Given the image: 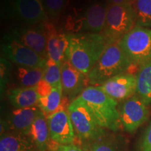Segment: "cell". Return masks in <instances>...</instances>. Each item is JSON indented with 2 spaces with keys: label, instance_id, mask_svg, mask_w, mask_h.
I'll return each mask as SVG.
<instances>
[{
  "label": "cell",
  "instance_id": "cell-10",
  "mask_svg": "<svg viewBox=\"0 0 151 151\" xmlns=\"http://www.w3.org/2000/svg\"><path fill=\"white\" fill-rule=\"evenodd\" d=\"M41 111L38 106L16 109L11 111L6 120L1 122V134L14 132L29 136L35 119Z\"/></svg>",
  "mask_w": 151,
  "mask_h": 151
},
{
  "label": "cell",
  "instance_id": "cell-24",
  "mask_svg": "<svg viewBox=\"0 0 151 151\" xmlns=\"http://www.w3.org/2000/svg\"><path fill=\"white\" fill-rule=\"evenodd\" d=\"M136 24L151 29V0H132Z\"/></svg>",
  "mask_w": 151,
  "mask_h": 151
},
{
  "label": "cell",
  "instance_id": "cell-1",
  "mask_svg": "<svg viewBox=\"0 0 151 151\" xmlns=\"http://www.w3.org/2000/svg\"><path fill=\"white\" fill-rule=\"evenodd\" d=\"M69 45L66 59L88 76L102 55L108 43L101 34H67Z\"/></svg>",
  "mask_w": 151,
  "mask_h": 151
},
{
  "label": "cell",
  "instance_id": "cell-21",
  "mask_svg": "<svg viewBox=\"0 0 151 151\" xmlns=\"http://www.w3.org/2000/svg\"><path fill=\"white\" fill-rule=\"evenodd\" d=\"M136 77V93L147 105L151 104V61L139 67Z\"/></svg>",
  "mask_w": 151,
  "mask_h": 151
},
{
  "label": "cell",
  "instance_id": "cell-13",
  "mask_svg": "<svg viewBox=\"0 0 151 151\" xmlns=\"http://www.w3.org/2000/svg\"><path fill=\"white\" fill-rule=\"evenodd\" d=\"M108 4L92 3L86 9L83 16L76 22V33L101 34L104 27Z\"/></svg>",
  "mask_w": 151,
  "mask_h": 151
},
{
  "label": "cell",
  "instance_id": "cell-30",
  "mask_svg": "<svg viewBox=\"0 0 151 151\" xmlns=\"http://www.w3.org/2000/svg\"><path fill=\"white\" fill-rule=\"evenodd\" d=\"M9 62H6L5 59H1V87L5 86L9 76V67H6L8 65Z\"/></svg>",
  "mask_w": 151,
  "mask_h": 151
},
{
  "label": "cell",
  "instance_id": "cell-2",
  "mask_svg": "<svg viewBox=\"0 0 151 151\" xmlns=\"http://www.w3.org/2000/svg\"><path fill=\"white\" fill-rule=\"evenodd\" d=\"M86 103L92 116L101 127L116 132L120 127L118 101L97 86H88L78 96Z\"/></svg>",
  "mask_w": 151,
  "mask_h": 151
},
{
  "label": "cell",
  "instance_id": "cell-15",
  "mask_svg": "<svg viewBox=\"0 0 151 151\" xmlns=\"http://www.w3.org/2000/svg\"><path fill=\"white\" fill-rule=\"evenodd\" d=\"M12 10L18 18L31 26L48 20L43 0H14Z\"/></svg>",
  "mask_w": 151,
  "mask_h": 151
},
{
  "label": "cell",
  "instance_id": "cell-25",
  "mask_svg": "<svg viewBox=\"0 0 151 151\" xmlns=\"http://www.w3.org/2000/svg\"><path fill=\"white\" fill-rule=\"evenodd\" d=\"M43 79L52 87L62 86L61 66L53 60L48 59L44 69V76Z\"/></svg>",
  "mask_w": 151,
  "mask_h": 151
},
{
  "label": "cell",
  "instance_id": "cell-31",
  "mask_svg": "<svg viewBox=\"0 0 151 151\" xmlns=\"http://www.w3.org/2000/svg\"><path fill=\"white\" fill-rule=\"evenodd\" d=\"M109 4H123L131 2V0H107Z\"/></svg>",
  "mask_w": 151,
  "mask_h": 151
},
{
  "label": "cell",
  "instance_id": "cell-14",
  "mask_svg": "<svg viewBox=\"0 0 151 151\" xmlns=\"http://www.w3.org/2000/svg\"><path fill=\"white\" fill-rule=\"evenodd\" d=\"M113 99L126 100L134 96L137 90V77L130 73H122L97 86Z\"/></svg>",
  "mask_w": 151,
  "mask_h": 151
},
{
  "label": "cell",
  "instance_id": "cell-16",
  "mask_svg": "<svg viewBox=\"0 0 151 151\" xmlns=\"http://www.w3.org/2000/svg\"><path fill=\"white\" fill-rule=\"evenodd\" d=\"M47 37V55L50 59L61 66L66 59L69 41L67 34L59 32L52 22L47 21L43 22Z\"/></svg>",
  "mask_w": 151,
  "mask_h": 151
},
{
  "label": "cell",
  "instance_id": "cell-19",
  "mask_svg": "<svg viewBox=\"0 0 151 151\" xmlns=\"http://www.w3.org/2000/svg\"><path fill=\"white\" fill-rule=\"evenodd\" d=\"M0 151H39L29 136L14 132L1 134Z\"/></svg>",
  "mask_w": 151,
  "mask_h": 151
},
{
  "label": "cell",
  "instance_id": "cell-12",
  "mask_svg": "<svg viewBox=\"0 0 151 151\" xmlns=\"http://www.w3.org/2000/svg\"><path fill=\"white\" fill-rule=\"evenodd\" d=\"M61 81L63 95L71 102L87 88L88 79L86 75L65 59L61 65Z\"/></svg>",
  "mask_w": 151,
  "mask_h": 151
},
{
  "label": "cell",
  "instance_id": "cell-23",
  "mask_svg": "<svg viewBox=\"0 0 151 151\" xmlns=\"http://www.w3.org/2000/svg\"><path fill=\"white\" fill-rule=\"evenodd\" d=\"M45 68H30L18 66L17 78L22 88L35 87L43 80Z\"/></svg>",
  "mask_w": 151,
  "mask_h": 151
},
{
  "label": "cell",
  "instance_id": "cell-18",
  "mask_svg": "<svg viewBox=\"0 0 151 151\" xmlns=\"http://www.w3.org/2000/svg\"><path fill=\"white\" fill-rule=\"evenodd\" d=\"M29 137L39 151L49 150L50 146V133L46 115L41 111L31 127Z\"/></svg>",
  "mask_w": 151,
  "mask_h": 151
},
{
  "label": "cell",
  "instance_id": "cell-3",
  "mask_svg": "<svg viewBox=\"0 0 151 151\" xmlns=\"http://www.w3.org/2000/svg\"><path fill=\"white\" fill-rule=\"evenodd\" d=\"M132 66L118 42L108 44L99 60L88 73V83L99 86L109 79L124 73Z\"/></svg>",
  "mask_w": 151,
  "mask_h": 151
},
{
  "label": "cell",
  "instance_id": "cell-8",
  "mask_svg": "<svg viewBox=\"0 0 151 151\" xmlns=\"http://www.w3.org/2000/svg\"><path fill=\"white\" fill-rule=\"evenodd\" d=\"M2 45L4 55L18 66L30 68H45L48 59L15 39L6 37Z\"/></svg>",
  "mask_w": 151,
  "mask_h": 151
},
{
  "label": "cell",
  "instance_id": "cell-7",
  "mask_svg": "<svg viewBox=\"0 0 151 151\" xmlns=\"http://www.w3.org/2000/svg\"><path fill=\"white\" fill-rule=\"evenodd\" d=\"M69 100L63 95L61 105L55 112L46 116L52 142L59 145L74 144L76 137L66 104Z\"/></svg>",
  "mask_w": 151,
  "mask_h": 151
},
{
  "label": "cell",
  "instance_id": "cell-11",
  "mask_svg": "<svg viewBox=\"0 0 151 151\" xmlns=\"http://www.w3.org/2000/svg\"><path fill=\"white\" fill-rule=\"evenodd\" d=\"M7 37L19 41L48 59L47 37L43 22L31 27L16 28L9 34Z\"/></svg>",
  "mask_w": 151,
  "mask_h": 151
},
{
  "label": "cell",
  "instance_id": "cell-32",
  "mask_svg": "<svg viewBox=\"0 0 151 151\" xmlns=\"http://www.w3.org/2000/svg\"><path fill=\"white\" fill-rule=\"evenodd\" d=\"M131 1H132V0H131Z\"/></svg>",
  "mask_w": 151,
  "mask_h": 151
},
{
  "label": "cell",
  "instance_id": "cell-6",
  "mask_svg": "<svg viewBox=\"0 0 151 151\" xmlns=\"http://www.w3.org/2000/svg\"><path fill=\"white\" fill-rule=\"evenodd\" d=\"M132 65L139 67L151 61V29L137 25L118 41Z\"/></svg>",
  "mask_w": 151,
  "mask_h": 151
},
{
  "label": "cell",
  "instance_id": "cell-4",
  "mask_svg": "<svg viewBox=\"0 0 151 151\" xmlns=\"http://www.w3.org/2000/svg\"><path fill=\"white\" fill-rule=\"evenodd\" d=\"M136 26L134 11L131 4H108L101 35L108 44L118 42Z\"/></svg>",
  "mask_w": 151,
  "mask_h": 151
},
{
  "label": "cell",
  "instance_id": "cell-22",
  "mask_svg": "<svg viewBox=\"0 0 151 151\" xmlns=\"http://www.w3.org/2000/svg\"><path fill=\"white\" fill-rule=\"evenodd\" d=\"M62 86L52 87L51 91L48 95L39 98L38 106L46 116H48L58 110L62 104Z\"/></svg>",
  "mask_w": 151,
  "mask_h": 151
},
{
  "label": "cell",
  "instance_id": "cell-20",
  "mask_svg": "<svg viewBox=\"0 0 151 151\" xmlns=\"http://www.w3.org/2000/svg\"><path fill=\"white\" fill-rule=\"evenodd\" d=\"M8 98L15 108L21 109L38 106L40 96L35 86L10 89L8 92Z\"/></svg>",
  "mask_w": 151,
  "mask_h": 151
},
{
  "label": "cell",
  "instance_id": "cell-17",
  "mask_svg": "<svg viewBox=\"0 0 151 151\" xmlns=\"http://www.w3.org/2000/svg\"><path fill=\"white\" fill-rule=\"evenodd\" d=\"M74 144L83 151H124V143L122 137L109 132L94 140L79 141Z\"/></svg>",
  "mask_w": 151,
  "mask_h": 151
},
{
  "label": "cell",
  "instance_id": "cell-26",
  "mask_svg": "<svg viewBox=\"0 0 151 151\" xmlns=\"http://www.w3.org/2000/svg\"><path fill=\"white\" fill-rule=\"evenodd\" d=\"M47 16L52 19L58 18L63 11L65 0H43Z\"/></svg>",
  "mask_w": 151,
  "mask_h": 151
},
{
  "label": "cell",
  "instance_id": "cell-5",
  "mask_svg": "<svg viewBox=\"0 0 151 151\" xmlns=\"http://www.w3.org/2000/svg\"><path fill=\"white\" fill-rule=\"evenodd\" d=\"M67 110L76 137V143L94 140L108 132L97 123L81 97H78L71 101Z\"/></svg>",
  "mask_w": 151,
  "mask_h": 151
},
{
  "label": "cell",
  "instance_id": "cell-27",
  "mask_svg": "<svg viewBox=\"0 0 151 151\" xmlns=\"http://www.w3.org/2000/svg\"><path fill=\"white\" fill-rule=\"evenodd\" d=\"M140 151H151V122L147 127L141 139Z\"/></svg>",
  "mask_w": 151,
  "mask_h": 151
},
{
  "label": "cell",
  "instance_id": "cell-29",
  "mask_svg": "<svg viewBox=\"0 0 151 151\" xmlns=\"http://www.w3.org/2000/svg\"><path fill=\"white\" fill-rule=\"evenodd\" d=\"M49 151H83L80 147L76 144L59 145L57 144L55 147H52Z\"/></svg>",
  "mask_w": 151,
  "mask_h": 151
},
{
  "label": "cell",
  "instance_id": "cell-28",
  "mask_svg": "<svg viewBox=\"0 0 151 151\" xmlns=\"http://www.w3.org/2000/svg\"><path fill=\"white\" fill-rule=\"evenodd\" d=\"M37 88V90L39 93V96L41 97H45V96L48 95L51 91L52 87L50 86V84L48 83L46 81H44L43 79L42 81H41L36 86Z\"/></svg>",
  "mask_w": 151,
  "mask_h": 151
},
{
  "label": "cell",
  "instance_id": "cell-9",
  "mask_svg": "<svg viewBox=\"0 0 151 151\" xmlns=\"http://www.w3.org/2000/svg\"><path fill=\"white\" fill-rule=\"evenodd\" d=\"M121 125L128 132H134L146 121L148 117L147 104L139 96L124 100L119 109Z\"/></svg>",
  "mask_w": 151,
  "mask_h": 151
}]
</instances>
